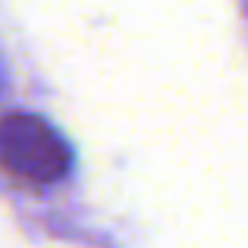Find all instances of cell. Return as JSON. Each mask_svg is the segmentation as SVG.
<instances>
[{
	"mask_svg": "<svg viewBox=\"0 0 248 248\" xmlns=\"http://www.w3.org/2000/svg\"><path fill=\"white\" fill-rule=\"evenodd\" d=\"M0 170L31 187H51L68 177L72 146L55 126L38 116H0Z\"/></svg>",
	"mask_w": 248,
	"mask_h": 248,
	"instance_id": "cell-1",
	"label": "cell"
}]
</instances>
